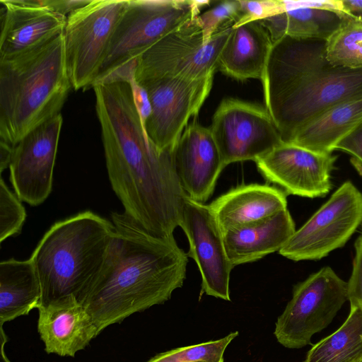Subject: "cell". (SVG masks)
Segmentation results:
<instances>
[{
    "label": "cell",
    "instance_id": "obj_9",
    "mask_svg": "<svg viewBox=\"0 0 362 362\" xmlns=\"http://www.w3.org/2000/svg\"><path fill=\"white\" fill-rule=\"evenodd\" d=\"M128 0H90L71 13L63 31L67 72L75 90L93 86Z\"/></svg>",
    "mask_w": 362,
    "mask_h": 362
},
{
    "label": "cell",
    "instance_id": "obj_28",
    "mask_svg": "<svg viewBox=\"0 0 362 362\" xmlns=\"http://www.w3.org/2000/svg\"><path fill=\"white\" fill-rule=\"evenodd\" d=\"M26 218L22 201L0 180V243L21 233Z\"/></svg>",
    "mask_w": 362,
    "mask_h": 362
},
{
    "label": "cell",
    "instance_id": "obj_19",
    "mask_svg": "<svg viewBox=\"0 0 362 362\" xmlns=\"http://www.w3.org/2000/svg\"><path fill=\"white\" fill-rule=\"evenodd\" d=\"M209 205L222 232L259 221L287 209L286 193L268 185L233 188Z\"/></svg>",
    "mask_w": 362,
    "mask_h": 362
},
{
    "label": "cell",
    "instance_id": "obj_33",
    "mask_svg": "<svg viewBox=\"0 0 362 362\" xmlns=\"http://www.w3.org/2000/svg\"><path fill=\"white\" fill-rule=\"evenodd\" d=\"M38 6L47 7L65 17L75 10L88 4L90 0H32Z\"/></svg>",
    "mask_w": 362,
    "mask_h": 362
},
{
    "label": "cell",
    "instance_id": "obj_6",
    "mask_svg": "<svg viewBox=\"0 0 362 362\" xmlns=\"http://www.w3.org/2000/svg\"><path fill=\"white\" fill-rule=\"evenodd\" d=\"M209 1L128 0L93 84L105 82L185 22Z\"/></svg>",
    "mask_w": 362,
    "mask_h": 362
},
{
    "label": "cell",
    "instance_id": "obj_22",
    "mask_svg": "<svg viewBox=\"0 0 362 362\" xmlns=\"http://www.w3.org/2000/svg\"><path fill=\"white\" fill-rule=\"evenodd\" d=\"M362 124V97L339 104L301 128L288 141L332 153L337 145Z\"/></svg>",
    "mask_w": 362,
    "mask_h": 362
},
{
    "label": "cell",
    "instance_id": "obj_27",
    "mask_svg": "<svg viewBox=\"0 0 362 362\" xmlns=\"http://www.w3.org/2000/svg\"><path fill=\"white\" fill-rule=\"evenodd\" d=\"M238 332H230L226 337L198 344L176 348L160 353L146 362H221L230 342Z\"/></svg>",
    "mask_w": 362,
    "mask_h": 362
},
{
    "label": "cell",
    "instance_id": "obj_40",
    "mask_svg": "<svg viewBox=\"0 0 362 362\" xmlns=\"http://www.w3.org/2000/svg\"><path fill=\"white\" fill-rule=\"evenodd\" d=\"M360 359H361V358H360ZM360 359H359V360H358V361H355V362H358V361H360Z\"/></svg>",
    "mask_w": 362,
    "mask_h": 362
},
{
    "label": "cell",
    "instance_id": "obj_35",
    "mask_svg": "<svg viewBox=\"0 0 362 362\" xmlns=\"http://www.w3.org/2000/svg\"><path fill=\"white\" fill-rule=\"evenodd\" d=\"M13 151V146L0 141V172L9 168Z\"/></svg>",
    "mask_w": 362,
    "mask_h": 362
},
{
    "label": "cell",
    "instance_id": "obj_39",
    "mask_svg": "<svg viewBox=\"0 0 362 362\" xmlns=\"http://www.w3.org/2000/svg\"><path fill=\"white\" fill-rule=\"evenodd\" d=\"M358 362H362V358L360 359V361Z\"/></svg>",
    "mask_w": 362,
    "mask_h": 362
},
{
    "label": "cell",
    "instance_id": "obj_30",
    "mask_svg": "<svg viewBox=\"0 0 362 362\" xmlns=\"http://www.w3.org/2000/svg\"><path fill=\"white\" fill-rule=\"evenodd\" d=\"M239 1L241 16L233 27L259 21L284 11L281 0Z\"/></svg>",
    "mask_w": 362,
    "mask_h": 362
},
{
    "label": "cell",
    "instance_id": "obj_38",
    "mask_svg": "<svg viewBox=\"0 0 362 362\" xmlns=\"http://www.w3.org/2000/svg\"><path fill=\"white\" fill-rule=\"evenodd\" d=\"M198 362H205V361H198ZM221 362H224V360L221 361Z\"/></svg>",
    "mask_w": 362,
    "mask_h": 362
},
{
    "label": "cell",
    "instance_id": "obj_31",
    "mask_svg": "<svg viewBox=\"0 0 362 362\" xmlns=\"http://www.w3.org/2000/svg\"><path fill=\"white\" fill-rule=\"evenodd\" d=\"M355 255L352 272L348 286V300L350 305L358 306L362 310V235L354 243Z\"/></svg>",
    "mask_w": 362,
    "mask_h": 362
},
{
    "label": "cell",
    "instance_id": "obj_2",
    "mask_svg": "<svg viewBox=\"0 0 362 362\" xmlns=\"http://www.w3.org/2000/svg\"><path fill=\"white\" fill-rule=\"evenodd\" d=\"M95 284L81 302L100 334L136 313L168 301L186 279L188 255L174 236L152 234L124 212Z\"/></svg>",
    "mask_w": 362,
    "mask_h": 362
},
{
    "label": "cell",
    "instance_id": "obj_17",
    "mask_svg": "<svg viewBox=\"0 0 362 362\" xmlns=\"http://www.w3.org/2000/svg\"><path fill=\"white\" fill-rule=\"evenodd\" d=\"M0 58L35 49L63 33L66 17L32 0H1Z\"/></svg>",
    "mask_w": 362,
    "mask_h": 362
},
{
    "label": "cell",
    "instance_id": "obj_3",
    "mask_svg": "<svg viewBox=\"0 0 362 362\" xmlns=\"http://www.w3.org/2000/svg\"><path fill=\"white\" fill-rule=\"evenodd\" d=\"M262 81L266 108L285 142L330 108L362 97V69L332 64L319 40L273 42Z\"/></svg>",
    "mask_w": 362,
    "mask_h": 362
},
{
    "label": "cell",
    "instance_id": "obj_14",
    "mask_svg": "<svg viewBox=\"0 0 362 362\" xmlns=\"http://www.w3.org/2000/svg\"><path fill=\"white\" fill-rule=\"evenodd\" d=\"M62 123L59 114L28 133L13 146L10 182L18 197L30 206L41 204L52 192Z\"/></svg>",
    "mask_w": 362,
    "mask_h": 362
},
{
    "label": "cell",
    "instance_id": "obj_21",
    "mask_svg": "<svg viewBox=\"0 0 362 362\" xmlns=\"http://www.w3.org/2000/svg\"><path fill=\"white\" fill-rule=\"evenodd\" d=\"M273 42L259 21L237 27L232 31L219 57L218 69L239 81H262Z\"/></svg>",
    "mask_w": 362,
    "mask_h": 362
},
{
    "label": "cell",
    "instance_id": "obj_37",
    "mask_svg": "<svg viewBox=\"0 0 362 362\" xmlns=\"http://www.w3.org/2000/svg\"><path fill=\"white\" fill-rule=\"evenodd\" d=\"M0 362H11L4 351V347L8 341V338L4 330L3 325H0Z\"/></svg>",
    "mask_w": 362,
    "mask_h": 362
},
{
    "label": "cell",
    "instance_id": "obj_15",
    "mask_svg": "<svg viewBox=\"0 0 362 362\" xmlns=\"http://www.w3.org/2000/svg\"><path fill=\"white\" fill-rule=\"evenodd\" d=\"M337 157L282 141L255 162L267 181L286 194L316 198L332 189L331 173Z\"/></svg>",
    "mask_w": 362,
    "mask_h": 362
},
{
    "label": "cell",
    "instance_id": "obj_36",
    "mask_svg": "<svg viewBox=\"0 0 362 362\" xmlns=\"http://www.w3.org/2000/svg\"><path fill=\"white\" fill-rule=\"evenodd\" d=\"M346 13L362 18V0H342Z\"/></svg>",
    "mask_w": 362,
    "mask_h": 362
},
{
    "label": "cell",
    "instance_id": "obj_11",
    "mask_svg": "<svg viewBox=\"0 0 362 362\" xmlns=\"http://www.w3.org/2000/svg\"><path fill=\"white\" fill-rule=\"evenodd\" d=\"M209 129L226 166L255 161L284 141L266 107L236 98L221 102Z\"/></svg>",
    "mask_w": 362,
    "mask_h": 362
},
{
    "label": "cell",
    "instance_id": "obj_18",
    "mask_svg": "<svg viewBox=\"0 0 362 362\" xmlns=\"http://www.w3.org/2000/svg\"><path fill=\"white\" fill-rule=\"evenodd\" d=\"M37 331L47 354L74 357L100 333L85 307L75 299L38 308Z\"/></svg>",
    "mask_w": 362,
    "mask_h": 362
},
{
    "label": "cell",
    "instance_id": "obj_1",
    "mask_svg": "<svg viewBox=\"0 0 362 362\" xmlns=\"http://www.w3.org/2000/svg\"><path fill=\"white\" fill-rule=\"evenodd\" d=\"M93 90L107 175L124 212L152 234L173 235L186 195L173 152L159 151L148 138L129 83Z\"/></svg>",
    "mask_w": 362,
    "mask_h": 362
},
{
    "label": "cell",
    "instance_id": "obj_8",
    "mask_svg": "<svg viewBox=\"0 0 362 362\" xmlns=\"http://www.w3.org/2000/svg\"><path fill=\"white\" fill-rule=\"evenodd\" d=\"M348 300L347 282L329 267L320 269L296 284L291 299L275 324L274 336L288 349L311 344Z\"/></svg>",
    "mask_w": 362,
    "mask_h": 362
},
{
    "label": "cell",
    "instance_id": "obj_20",
    "mask_svg": "<svg viewBox=\"0 0 362 362\" xmlns=\"http://www.w3.org/2000/svg\"><path fill=\"white\" fill-rule=\"evenodd\" d=\"M288 209L264 220L223 232L225 249L233 267L279 252L296 231Z\"/></svg>",
    "mask_w": 362,
    "mask_h": 362
},
{
    "label": "cell",
    "instance_id": "obj_23",
    "mask_svg": "<svg viewBox=\"0 0 362 362\" xmlns=\"http://www.w3.org/2000/svg\"><path fill=\"white\" fill-rule=\"evenodd\" d=\"M41 286L30 259L0 263V325L38 308Z\"/></svg>",
    "mask_w": 362,
    "mask_h": 362
},
{
    "label": "cell",
    "instance_id": "obj_7",
    "mask_svg": "<svg viewBox=\"0 0 362 362\" xmlns=\"http://www.w3.org/2000/svg\"><path fill=\"white\" fill-rule=\"evenodd\" d=\"M233 27L223 28L205 43L197 16L189 19L137 59L135 81L139 83L162 76L189 80L214 77Z\"/></svg>",
    "mask_w": 362,
    "mask_h": 362
},
{
    "label": "cell",
    "instance_id": "obj_13",
    "mask_svg": "<svg viewBox=\"0 0 362 362\" xmlns=\"http://www.w3.org/2000/svg\"><path fill=\"white\" fill-rule=\"evenodd\" d=\"M189 242L188 257L202 276L200 296L205 293L230 300V275L234 267L225 249L223 232L209 205L185 196L180 226Z\"/></svg>",
    "mask_w": 362,
    "mask_h": 362
},
{
    "label": "cell",
    "instance_id": "obj_5",
    "mask_svg": "<svg viewBox=\"0 0 362 362\" xmlns=\"http://www.w3.org/2000/svg\"><path fill=\"white\" fill-rule=\"evenodd\" d=\"M114 232L112 221L90 211L54 223L30 258L41 286L39 307L67 299L81 303L102 271Z\"/></svg>",
    "mask_w": 362,
    "mask_h": 362
},
{
    "label": "cell",
    "instance_id": "obj_16",
    "mask_svg": "<svg viewBox=\"0 0 362 362\" xmlns=\"http://www.w3.org/2000/svg\"><path fill=\"white\" fill-rule=\"evenodd\" d=\"M173 157L185 195L204 204L226 167L209 127L195 120L188 124L173 151Z\"/></svg>",
    "mask_w": 362,
    "mask_h": 362
},
{
    "label": "cell",
    "instance_id": "obj_25",
    "mask_svg": "<svg viewBox=\"0 0 362 362\" xmlns=\"http://www.w3.org/2000/svg\"><path fill=\"white\" fill-rule=\"evenodd\" d=\"M362 358V310L350 305L340 327L314 344L303 362H355Z\"/></svg>",
    "mask_w": 362,
    "mask_h": 362
},
{
    "label": "cell",
    "instance_id": "obj_29",
    "mask_svg": "<svg viewBox=\"0 0 362 362\" xmlns=\"http://www.w3.org/2000/svg\"><path fill=\"white\" fill-rule=\"evenodd\" d=\"M241 16L239 0H227L197 16L202 28L204 41L211 37L223 28L235 25Z\"/></svg>",
    "mask_w": 362,
    "mask_h": 362
},
{
    "label": "cell",
    "instance_id": "obj_34",
    "mask_svg": "<svg viewBox=\"0 0 362 362\" xmlns=\"http://www.w3.org/2000/svg\"><path fill=\"white\" fill-rule=\"evenodd\" d=\"M336 150L350 154L362 165V124L341 141Z\"/></svg>",
    "mask_w": 362,
    "mask_h": 362
},
{
    "label": "cell",
    "instance_id": "obj_4",
    "mask_svg": "<svg viewBox=\"0 0 362 362\" xmlns=\"http://www.w3.org/2000/svg\"><path fill=\"white\" fill-rule=\"evenodd\" d=\"M71 88L63 33L35 49L0 58V141L14 146L61 114Z\"/></svg>",
    "mask_w": 362,
    "mask_h": 362
},
{
    "label": "cell",
    "instance_id": "obj_26",
    "mask_svg": "<svg viewBox=\"0 0 362 362\" xmlns=\"http://www.w3.org/2000/svg\"><path fill=\"white\" fill-rule=\"evenodd\" d=\"M325 52L334 66L362 69V18L344 16L339 28L325 41Z\"/></svg>",
    "mask_w": 362,
    "mask_h": 362
},
{
    "label": "cell",
    "instance_id": "obj_24",
    "mask_svg": "<svg viewBox=\"0 0 362 362\" xmlns=\"http://www.w3.org/2000/svg\"><path fill=\"white\" fill-rule=\"evenodd\" d=\"M347 13L311 8L285 11L259 21L272 42L284 37L326 41L339 28Z\"/></svg>",
    "mask_w": 362,
    "mask_h": 362
},
{
    "label": "cell",
    "instance_id": "obj_10",
    "mask_svg": "<svg viewBox=\"0 0 362 362\" xmlns=\"http://www.w3.org/2000/svg\"><path fill=\"white\" fill-rule=\"evenodd\" d=\"M362 223V193L344 182L279 251L293 261L318 260L342 247Z\"/></svg>",
    "mask_w": 362,
    "mask_h": 362
},
{
    "label": "cell",
    "instance_id": "obj_12",
    "mask_svg": "<svg viewBox=\"0 0 362 362\" xmlns=\"http://www.w3.org/2000/svg\"><path fill=\"white\" fill-rule=\"evenodd\" d=\"M138 84L146 90L151 106L144 124L148 138L159 151L173 152L189 118L198 115L208 97L213 77L162 76Z\"/></svg>",
    "mask_w": 362,
    "mask_h": 362
},
{
    "label": "cell",
    "instance_id": "obj_32",
    "mask_svg": "<svg viewBox=\"0 0 362 362\" xmlns=\"http://www.w3.org/2000/svg\"><path fill=\"white\" fill-rule=\"evenodd\" d=\"M284 10L288 11L298 8H311L333 11L339 13H347L344 8L342 0L316 1H281Z\"/></svg>",
    "mask_w": 362,
    "mask_h": 362
}]
</instances>
